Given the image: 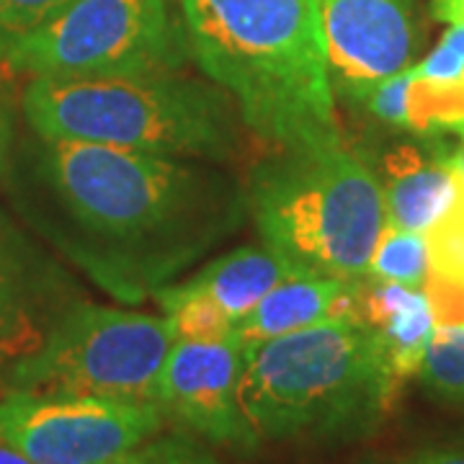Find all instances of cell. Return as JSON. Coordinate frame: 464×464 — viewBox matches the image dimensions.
<instances>
[{"mask_svg": "<svg viewBox=\"0 0 464 464\" xmlns=\"http://www.w3.org/2000/svg\"><path fill=\"white\" fill-rule=\"evenodd\" d=\"M29 170L34 225L121 304L179 282L248 217L246 186L217 163L36 137Z\"/></svg>", "mask_w": 464, "mask_h": 464, "instance_id": "6da1fadb", "label": "cell"}, {"mask_svg": "<svg viewBox=\"0 0 464 464\" xmlns=\"http://www.w3.org/2000/svg\"><path fill=\"white\" fill-rule=\"evenodd\" d=\"M191 63L274 148L341 140L317 0H179Z\"/></svg>", "mask_w": 464, "mask_h": 464, "instance_id": "7a4b0ae2", "label": "cell"}, {"mask_svg": "<svg viewBox=\"0 0 464 464\" xmlns=\"http://www.w3.org/2000/svg\"><path fill=\"white\" fill-rule=\"evenodd\" d=\"M398 390L377 335L359 317L243 346L240 405L258 441L362 439L380 426Z\"/></svg>", "mask_w": 464, "mask_h": 464, "instance_id": "3957f363", "label": "cell"}, {"mask_svg": "<svg viewBox=\"0 0 464 464\" xmlns=\"http://www.w3.org/2000/svg\"><path fill=\"white\" fill-rule=\"evenodd\" d=\"M21 109L42 140L217 166L240 155L246 130L225 88L183 70L134 78H32Z\"/></svg>", "mask_w": 464, "mask_h": 464, "instance_id": "277c9868", "label": "cell"}, {"mask_svg": "<svg viewBox=\"0 0 464 464\" xmlns=\"http://www.w3.org/2000/svg\"><path fill=\"white\" fill-rule=\"evenodd\" d=\"M276 150L246 183L261 243L302 274L366 279L387 222L380 176L343 140Z\"/></svg>", "mask_w": 464, "mask_h": 464, "instance_id": "5b68a950", "label": "cell"}, {"mask_svg": "<svg viewBox=\"0 0 464 464\" xmlns=\"http://www.w3.org/2000/svg\"><path fill=\"white\" fill-rule=\"evenodd\" d=\"M176 335L168 315L75 299L32 353L8 369V387L39 395L155 402Z\"/></svg>", "mask_w": 464, "mask_h": 464, "instance_id": "8992f818", "label": "cell"}, {"mask_svg": "<svg viewBox=\"0 0 464 464\" xmlns=\"http://www.w3.org/2000/svg\"><path fill=\"white\" fill-rule=\"evenodd\" d=\"M191 63L181 3L70 0L3 67L29 78H134Z\"/></svg>", "mask_w": 464, "mask_h": 464, "instance_id": "52a82bcc", "label": "cell"}, {"mask_svg": "<svg viewBox=\"0 0 464 464\" xmlns=\"http://www.w3.org/2000/svg\"><path fill=\"white\" fill-rule=\"evenodd\" d=\"M158 402L39 395L0 400V441L32 464H114L166 429Z\"/></svg>", "mask_w": 464, "mask_h": 464, "instance_id": "ba28073f", "label": "cell"}, {"mask_svg": "<svg viewBox=\"0 0 464 464\" xmlns=\"http://www.w3.org/2000/svg\"><path fill=\"white\" fill-rule=\"evenodd\" d=\"M243 343L237 335L222 341H173L158 377L155 402L166 418L215 447L256 451L258 436L240 405Z\"/></svg>", "mask_w": 464, "mask_h": 464, "instance_id": "9c48e42d", "label": "cell"}, {"mask_svg": "<svg viewBox=\"0 0 464 464\" xmlns=\"http://www.w3.org/2000/svg\"><path fill=\"white\" fill-rule=\"evenodd\" d=\"M333 91L353 99L415 65L423 44L418 0H317Z\"/></svg>", "mask_w": 464, "mask_h": 464, "instance_id": "30bf717a", "label": "cell"}, {"mask_svg": "<svg viewBox=\"0 0 464 464\" xmlns=\"http://www.w3.org/2000/svg\"><path fill=\"white\" fill-rule=\"evenodd\" d=\"M75 299L65 268L0 209V364L32 353Z\"/></svg>", "mask_w": 464, "mask_h": 464, "instance_id": "8fae6325", "label": "cell"}, {"mask_svg": "<svg viewBox=\"0 0 464 464\" xmlns=\"http://www.w3.org/2000/svg\"><path fill=\"white\" fill-rule=\"evenodd\" d=\"M302 274L268 246H240L199 266L191 276L155 292L158 307L166 313L188 297H209L237 323L284 279Z\"/></svg>", "mask_w": 464, "mask_h": 464, "instance_id": "7c38bea8", "label": "cell"}, {"mask_svg": "<svg viewBox=\"0 0 464 464\" xmlns=\"http://www.w3.org/2000/svg\"><path fill=\"white\" fill-rule=\"evenodd\" d=\"M356 317L377 335L387 369L398 387L418 374L436 331L431 302L423 289L362 279L356 284Z\"/></svg>", "mask_w": 464, "mask_h": 464, "instance_id": "4fadbf2b", "label": "cell"}, {"mask_svg": "<svg viewBox=\"0 0 464 464\" xmlns=\"http://www.w3.org/2000/svg\"><path fill=\"white\" fill-rule=\"evenodd\" d=\"M387 222L411 232L431 230L457 194V176L439 148L398 145L382 158Z\"/></svg>", "mask_w": 464, "mask_h": 464, "instance_id": "5bb4252c", "label": "cell"}, {"mask_svg": "<svg viewBox=\"0 0 464 464\" xmlns=\"http://www.w3.org/2000/svg\"><path fill=\"white\" fill-rule=\"evenodd\" d=\"M356 284L315 274H295L276 284L248 315L235 323V335L243 346H248L304 331L331 317H356Z\"/></svg>", "mask_w": 464, "mask_h": 464, "instance_id": "9a60e30c", "label": "cell"}, {"mask_svg": "<svg viewBox=\"0 0 464 464\" xmlns=\"http://www.w3.org/2000/svg\"><path fill=\"white\" fill-rule=\"evenodd\" d=\"M411 132L439 137L464 121V29L449 26L429 57L413 65Z\"/></svg>", "mask_w": 464, "mask_h": 464, "instance_id": "2e32d148", "label": "cell"}, {"mask_svg": "<svg viewBox=\"0 0 464 464\" xmlns=\"http://www.w3.org/2000/svg\"><path fill=\"white\" fill-rule=\"evenodd\" d=\"M415 377L436 402L464 413V325H436Z\"/></svg>", "mask_w": 464, "mask_h": 464, "instance_id": "e0dca14e", "label": "cell"}, {"mask_svg": "<svg viewBox=\"0 0 464 464\" xmlns=\"http://www.w3.org/2000/svg\"><path fill=\"white\" fill-rule=\"evenodd\" d=\"M429 276V246L426 235L402 230L384 222L380 240L374 246L372 261L366 268V279L395 282L423 289Z\"/></svg>", "mask_w": 464, "mask_h": 464, "instance_id": "ac0fdd59", "label": "cell"}, {"mask_svg": "<svg viewBox=\"0 0 464 464\" xmlns=\"http://www.w3.org/2000/svg\"><path fill=\"white\" fill-rule=\"evenodd\" d=\"M429 276L426 282L464 289V181L457 179V194L444 215L426 232Z\"/></svg>", "mask_w": 464, "mask_h": 464, "instance_id": "d6986e66", "label": "cell"}, {"mask_svg": "<svg viewBox=\"0 0 464 464\" xmlns=\"http://www.w3.org/2000/svg\"><path fill=\"white\" fill-rule=\"evenodd\" d=\"M176 341H222L235 335L232 320L215 299L188 297L166 310Z\"/></svg>", "mask_w": 464, "mask_h": 464, "instance_id": "ffe728a7", "label": "cell"}, {"mask_svg": "<svg viewBox=\"0 0 464 464\" xmlns=\"http://www.w3.org/2000/svg\"><path fill=\"white\" fill-rule=\"evenodd\" d=\"M70 0H0V67L21 42L47 26Z\"/></svg>", "mask_w": 464, "mask_h": 464, "instance_id": "44dd1931", "label": "cell"}, {"mask_svg": "<svg viewBox=\"0 0 464 464\" xmlns=\"http://www.w3.org/2000/svg\"><path fill=\"white\" fill-rule=\"evenodd\" d=\"M114 464H222L215 451L188 433H155Z\"/></svg>", "mask_w": 464, "mask_h": 464, "instance_id": "7402d4cb", "label": "cell"}, {"mask_svg": "<svg viewBox=\"0 0 464 464\" xmlns=\"http://www.w3.org/2000/svg\"><path fill=\"white\" fill-rule=\"evenodd\" d=\"M411 78H413V67L400 70V72L384 78L380 83L369 85L366 91H362L359 96H353L351 101L356 106H362L369 116H374L380 124L411 132V119H408Z\"/></svg>", "mask_w": 464, "mask_h": 464, "instance_id": "603a6c76", "label": "cell"}, {"mask_svg": "<svg viewBox=\"0 0 464 464\" xmlns=\"http://www.w3.org/2000/svg\"><path fill=\"white\" fill-rule=\"evenodd\" d=\"M398 464H464V444H429L408 451Z\"/></svg>", "mask_w": 464, "mask_h": 464, "instance_id": "cb8c5ba5", "label": "cell"}, {"mask_svg": "<svg viewBox=\"0 0 464 464\" xmlns=\"http://www.w3.org/2000/svg\"><path fill=\"white\" fill-rule=\"evenodd\" d=\"M431 140H454L451 145L449 142H433V148L441 150V155L447 158L454 176L464 181V121H459L457 127H451V130L439 134V137H431Z\"/></svg>", "mask_w": 464, "mask_h": 464, "instance_id": "d4e9b609", "label": "cell"}, {"mask_svg": "<svg viewBox=\"0 0 464 464\" xmlns=\"http://www.w3.org/2000/svg\"><path fill=\"white\" fill-rule=\"evenodd\" d=\"M14 137H16L14 116H11V111L0 103V179H3V173L8 170V163H11Z\"/></svg>", "mask_w": 464, "mask_h": 464, "instance_id": "484cf974", "label": "cell"}, {"mask_svg": "<svg viewBox=\"0 0 464 464\" xmlns=\"http://www.w3.org/2000/svg\"><path fill=\"white\" fill-rule=\"evenodd\" d=\"M431 14L436 21L464 29V0H431Z\"/></svg>", "mask_w": 464, "mask_h": 464, "instance_id": "4316f807", "label": "cell"}, {"mask_svg": "<svg viewBox=\"0 0 464 464\" xmlns=\"http://www.w3.org/2000/svg\"><path fill=\"white\" fill-rule=\"evenodd\" d=\"M0 464H32L21 451L0 441Z\"/></svg>", "mask_w": 464, "mask_h": 464, "instance_id": "83f0119b", "label": "cell"}, {"mask_svg": "<svg viewBox=\"0 0 464 464\" xmlns=\"http://www.w3.org/2000/svg\"><path fill=\"white\" fill-rule=\"evenodd\" d=\"M362 464H374V462H362Z\"/></svg>", "mask_w": 464, "mask_h": 464, "instance_id": "f1b7e54d", "label": "cell"}]
</instances>
